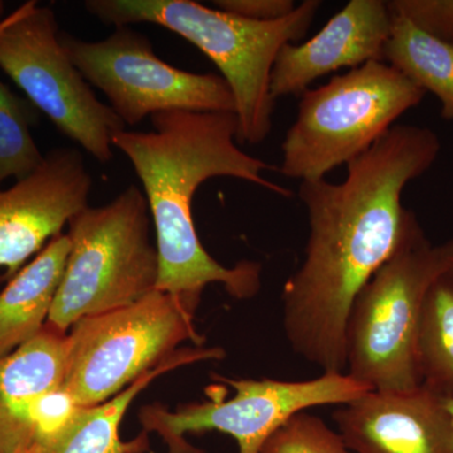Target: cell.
Masks as SVG:
<instances>
[{
	"mask_svg": "<svg viewBox=\"0 0 453 453\" xmlns=\"http://www.w3.org/2000/svg\"><path fill=\"white\" fill-rule=\"evenodd\" d=\"M440 138L395 125L347 164L342 183L301 181L309 219L305 259L283 285V330L292 350L324 372L347 371V325L357 292L395 251L411 211L408 183L436 162Z\"/></svg>",
	"mask_w": 453,
	"mask_h": 453,
	"instance_id": "obj_1",
	"label": "cell"
},
{
	"mask_svg": "<svg viewBox=\"0 0 453 453\" xmlns=\"http://www.w3.org/2000/svg\"><path fill=\"white\" fill-rule=\"evenodd\" d=\"M150 120L153 130L119 131L112 145L142 181L157 234V290L193 315L211 283H220L234 299H252L261 290V265L241 261L229 268L211 257L196 234L193 198L204 181L219 177L249 181L282 198H290L291 190L264 177L275 166L237 145L234 112L168 111Z\"/></svg>",
	"mask_w": 453,
	"mask_h": 453,
	"instance_id": "obj_2",
	"label": "cell"
},
{
	"mask_svg": "<svg viewBox=\"0 0 453 453\" xmlns=\"http://www.w3.org/2000/svg\"><path fill=\"white\" fill-rule=\"evenodd\" d=\"M321 7L305 0L286 18L255 22L193 0H88L86 11L104 25L139 23L163 27L202 50L219 67L235 104L238 142L257 145L273 130L276 101L271 96V73L285 44L308 33Z\"/></svg>",
	"mask_w": 453,
	"mask_h": 453,
	"instance_id": "obj_3",
	"label": "cell"
},
{
	"mask_svg": "<svg viewBox=\"0 0 453 453\" xmlns=\"http://www.w3.org/2000/svg\"><path fill=\"white\" fill-rule=\"evenodd\" d=\"M440 247L411 211L389 258L357 292L347 325V372L372 390L421 386L417 342L429 285L445 273Z\"/></svg>",
	"mask_w": 453,
	"mask_h": 453,
	"instance_id": "obj_4",
	"label": "cell"
},
{
	"mask_svg": "<svg viewBox=\"0 0 453 453\" xmlns=\"http://www.w3.org/2000/svg\"><path fill=\"white\" fill-rule=\"evenodd\" d=\"M139 187L68 222L71 252L47 324L67 333L86 316L125 308L157 290L159 258Z\"/></svg>",
	"mask_w": 453,
	"mask_h": 453,
	"instance_id": "obj_5",
	"label": "cell"
},
{
	"mask_svg": "<svg viewBox=\"0 0 453 453\" xmlns=\"http://www.w3.org/2000/svg\"><path fill=\"white\" fill-rule=\"evenodd\" d=\"M299 111L281 150L279 172L318 180L365 153L426 92L383 61L335 76L301 95Z\"/></svg>",
	"mask_w": 453,
	"mask_h": 453,
	"instance_id": "obj_6",
	"label": "cell"
},
{
	"mask_svg": "<svg viewBox=\"0 0 453 453\" xmlns=\"http://www.w3.org/2000/svg\"><path fill=\"white\" fill-rule=\"evenodd\" d=\"M195 315L155 290L125 308L86 316L71 327L65 388L79 407L105 403L177 353L190 340L202 347Z\"/></svg>",
	"mask_w": 453,
	"mask_h": 453,
	"instance_id": "obj_7",
	"label": "cell"
},
{
	"mask_svg": "<svg viewBox=\"0 0 453 453\" xmlns=\"http://www.w3.org/2000/svg\"><path fill=\"white\" fill-rule=\"evenodd\" d=\"M0 33V68L56 129L100 163L113 157L112 138L127 129L101 103L59 42L55 12L29 0Z\"/></svg>",
	"mask_w": 453,
	"mask_h": 453,
	"instance_id": "obj_8",
	"label": "cell"
},
{
	"mask_svg": "<svg viewBox=\"0 0 453 453\" xmlns=\"http://www.w3.org/2000/svg\"><path fill=\"white\" fill-rule=\"evenodd\" d=\"M59 42L83 79L100 89L125 127L168 111L234 112V94L220 74L193 73L166 64L131 27L103 41L59 33Z\"/></svg>",
	"mask_w": 453,
	"mask_h": 453,
	"instance_id": "obj_9",
	"label": "cell"
},
{
	"mask_svg": "<svg viewBox=\"0 0 453 453\" xmlns=\"http://www.w3.org/2000/svg\"><path fill=\"white\" fill-rule=\"evenodd\" d=\"M235 395L228 401L213 399L170 412L163 405L145 407L140 422L146 434L157 432L170 453H203L184 440L186 434L219 431L234 438L238 453H259L268 437L292 416L316 405L347 404L372 390L347 372H323L310 380H231Z\"/></svg>",
	"mask_w": 453,
	"mask_h": 453,
	"instance_id": "obj_10",
	"label": "cell"
},
{
	"mask_svg": "<svg viewBox=\"0 0 453 453\" xmlns=\"http://www.w3.org/2000/svg\"><path fill=\"white\" fill-rule=\"evenodd\" d=\"M92 177L81 151L56 148L40 168L0 189V267L11 280L88 205Z\"/></svg>",
	"mask_w": 453,
	"mask_h": 453,
	"instance_id": "obj_11",
	"label": "cell"
},
{
	"mask_svg": "<svg viewBox=\"0 0 453 453\" xmlns=\"http://www.w3.org/2000/svg\"><path fill=\"white\" fill-rule=\"evenodd\" d=\"M334 422L353 453H453L445 398L427 387L369 390L339 405Z\"/></svg>",
	"mask_w": 453,
	"mask_h": 453,
	"instance_id": "obj_12",
	"label": "cell"
},
{
	"mask_svg": "<svg viewBox=\"0 0 453 453\" xmlns=\"http://www.w3.org/2000/svg\"><path fill=\"white\" fill-rule=\"evenodd\" d=\"M390 28L388 2L350 0L314 37L282 47L271 73V96H299L325 74L383 61Z\"/></svg>",
	"mask_w": 453,
	"mask_h": 453,
	"instance_id": "obj_13",
	"label": "cell"
},
{
	"mask_svg": "<svg viewBox=\"0 0 453 453\" xmlns=\"http://www.w3.org/2000/svg\"><path fill=\"white\" fill-rule=\"evenodd\" d=\"M70 338L50 325L22 347L0 357V453L35 446L33 411L38 401L64 386Z\"/></svg>",
	"mask_w": 453,
	"mask_h": 453,
	"instance_id": "obj_14",
	"label": "cell"
},
{
	"mask_svg": "<svg viewBox=\"0 0 453 453\" xmlns=\"http://www.w3.org/2000/svg\"><path fill=\"white\" fill-rule=\"evenodd\" d=\"M225 357L222 348H186L151 371L140 375L127 389L94 407H79L73 419L47 445L37 447L38 453H144L149 451L146 432L130 442L120 438V425L134 398L155 378L179 366L219 360Z\"/></svg>",
	"mask_w": 453,
	"mask_h": 453,
	"instance_id": "obj_15",
	"label": "cell"
},
{
	"mask_svg": "<svg viewBox=\"0 0 453 453\" xmlns=\"http://www.w3.org/2000/svg\"><path fill=\"white\" fill-rule=\"evenodd\" d=\"M70 252L68 234L55 235L0 292V357L22 347L43 329Z\"/></svg>",
	"mask_w": 453,
	"mask_h": 453,
	"instance_id": "obj_16",
	"label": "cell"
},
{
	"mask_svg": "<svg viewBox=\"0 0 453 453\" xmlns=\"http://www.w3.org/2000/svg\"><path fill=\"white\" fill-rule=\"evenodd\" d=\"M383 62L426 94H434L440 100L442 118L453 121V43L429 35L408 18L392 12Z\"/></svg>",
	"mask_w": 453,
	"mask_h": 453,
	"instance_id": "obj_17",
	"label": "cell"
},
{
	"mask_svg": "<svg viewBox=\"0 0 453 453\" xmlns=\"http://www.w3.org/2000/svg\"><path fill=\"white\" fill-rule=\"evenodd\" d=\"M417 360L423 386L453 398V273L438 276L426 292Z\"/></svg>",
	"mask_w": 453,
	"mask_h": 453,
	"instance_id": "obj_18",
	"label": "cell"
},
{
	"mask_svg": "<svg viewBox=\"0 0 453 453\" xmlns=\"http://www.w3.org/2000/svg\"><path fill=\"white\" fill-rule=\"evenodd\" d=\"M38 110L0 80V187L9 178L22 180L40 168L44 155L32 135Z\"/></svg>",
	"mask_w": 453,
	"mask_h": 453,
	"instance_id": "obj_19",
	"label": "cell"
},
{
	"mask_svg": "<svg viewBox=\"0 0 453 453\" xmlns=\"http://www.w3.org/2000/svg\"><path fill=\"white\" fill-rule=\"evenodd\" d=\"M259 453H353L338 431L308 412L292 416L273 432Z\"/></svg>",
	"mask_w": 453,
	"mask_h": 453,
	"instance_id": "obj_20",
	"label": "cell"
},
{
	"mask_svg": "<svg viewBox=\"0 0 453 453\" xmlns=\"http://www.w3.org/2000/svg\"><path fill=\"white\" fill-rule=\"evenodd\" d=\"M77 410L79 405L65 386L42 396L33 411L35 446L42 447L52 441L73 419Z\"/></svg>",
	"mask_w": 453,
	"mask_h": 453,
	"instance_id": "obj_21",
	"label": "cell"
},
{
	"mask_svg": "<svg viewBox=\"0 0 453 453\" xmlns=\"http://www.w3.org/2000/svg\"><path fill=\"white\" fill-rule=\"evenodd\" d=\"M388 5L423 31L453 43V0H393Z\"/></svg>",
	"mask_w": 453,
	"mask_h": 453,
	"instance_id": "obj_22",
	"label": "cell"
},
{
	"mask_svg": "<svg viewBox=\"0 0 453 453\" xmlns=\"http://www.w3.org/2000/svg\"><path fill=\"white\" fill-rule=\"evenodd\" d=\"M213 5L225 13L255 22L282 19L297 7L294 0H216Z\"/></svg>",
	"mask_w": 453,
	"mask_h": 453,
	"instance_id": "obj_23",
	"label": "cell"
},
{
	"mask_svg": "<svg viewBox=\"0 0 453 453\" xmlns=\"http://www.w3.org/2000/svg\"><path fill=\"white\" fill-rule=\"evenodd\" d=\"M446 273H453V238L443 244H438Z\"/></svg>",
	"mask_w": 453,
	"mask_h": 453,
	"instance_id": "obj_24",
	"label": "cell"
},
{
	"mask_svg": "<svg viewBox=\"0 0 453 453\" xmlns=\"http://www.w3.org/2000/svg\"><path fill=\"white\" fill-rule=\"evenodd\" d=\"M16 13H17L16 11L12 12L11 14H8V16H5L4 19H3L2 22H0V33L4 31L5 27H7L9 25V23H11L12 20L14 19V18H16Z\"/></svg>",
	"mask_w": 453,
	"mask_h": 453,
	"instance_id": "obj_25",
	"label": "cell"
},
{
	"mask_svg": "<svg viewBox=\"0 0 453 453\" xmlns=\"http://www.w3.org/2000/svg\"><path fill=\"white\" fill-rule=\"evenodd\" d=\"M445 403L447 411H449V416H451L452 428H453V398H445Z\"/></svg>",
	"mask_w": 453,
	"mask_h": 453,
	"instance_id": "obj_26",
	"label": "cell"
},
{
	"mask_svg": "<svg viewBox=\"0 0 453 453\" xmlns=\"http://www.w3.org/2000/svg\"><path fill=\"white\" fill-rule=\"evenodd\" d=\"M18 453H38L37 446L29 447V449H23V451Z\"/></svg>",
	"mask_w": 453,
	"mask_h": 453,
	"instance_id": "obj_27",
	"label": "cell"
},
{
	"mask_svg": "<svg viewBox=\"0 0 453 453\" xmlns=\"http://www.w3.org/2000/svg\"><path fill=\"white\" fill-rule=\"evenodd\" d=\"M4 18V3L0 2V22H2Z\"/></svg>",
	"mask_w": 453,
	"mask_h": 453,
	"instance_id": "obj_28",
	"label": "cell"
}]
</instances>
